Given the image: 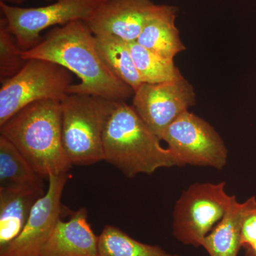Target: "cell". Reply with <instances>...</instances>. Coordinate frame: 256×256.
Segmentation results:
<instances>
[{"instance_id": "obj_1", "label": "cell", "mask_w": 256, "mask_h": 256, "mask_svg": "<svg viewBox=\"0 0 256 256\" xmlns=\"http://www.w3.org/2000/svg\"><path fill=\"white\" fill-rule=\"evenodd\" d=\"M24 60L38 58L62 66L80 82L69 87L68 94L99 96L126 101L134 90L116 76L100 56L95 35L86 22L76 21L50 30L41 43L21 52Z\"/></svg>"}, {"instance_id": "obj_2", "label": "cell", "mask_w": 256, "mask_h": 256, "mask_svg": "<svg viewBox=\"0 0 256 256\" xmlns=\"http://www.w3.org/2000/svg\"><path fill=\"white\" fill-rule=\"evenodd\" d=\"M0 133L42 178L68 174L73 166L62 141L60 100H40L26 106L0 126Z\"/></svg>"}, {"instance_id": "obj_3", "label": "cell", "mask_w": 256, "mask_h": 256, "mask_svg": "<svg viewBox=\"0 0 256 256\" xmlns=\"http://www.w3.org/2000/svg\"><path fill=\"white\" fill-rule=\"evenodd\" d=\"M161 141L132 106L116 101L104 133L105 161L129 178L152 174L161 168L182 166Z\"/></svg>"}, {"instance_id": "obj_4", "label": "cell", "mask_w": 256, "mask_h": 256, "mask_svg": "<svg viewBox=\"0 0 256 256\" xmlns=\"http://www.w3.org/2000/svg\"><path fill=\"white\" fill-rule=\"evenodd\" d=\"M116 102L85 94H67L60 100L62 141L72 165L104 160V133Z\"/></svg>"}, {"instance_id": "obj_5", "label": "cell", "mask_w": 256, "mask_h": 256, "mask_svg": "<svg viewBox=\"0 0 256 256\" xmlns=\"http://www.w3.org/2000/svg\"><path fill=\"white\" fill-rule=\"evenodd\" d=\"M73 77L68 69L50 60L32 58L18 74L2 82L0 126L24 108L44 100H62Z\"/></svg>"}, {"instance_id": "obj_6", "label": "cell", "mask_w": 256, "mask_h": 256, "mask_svg": "<svg viewBox=\"0 0 256 256\" xmlns=\"http://www.w3.org/2000/svg\"><path fill=\"white\" fill-rule=\"evenodd\" d=\"M226 183H194L182 193L173 212L172 235L184 245L201 246L202 240L223 218L234 195Z\"/></svg>"}, {"instance_id": "obj_7", "label": "cell", "mask_w": 256, "mask_h": 256, "mask_svg": "<svg viewBox=\"0 0 256 256\" xmlns=\"http://www.w3.org/2000/svg\"><path fill=\"white\" fill-rule=\"evenodd\" d=\"M106 0H55L52 4L24 8L0 1L2 16L20 50H31L41 43L42 32L76 21L86 22Z\"/></svg>"}, {"instance_id": "obj_8", "label": "cell", "mask_w": 256, "mask_h": 256, "mask_svg": "<svg viewBox=\"0 0 256 256\" xmlns=\"http://www.w3.org/2000/svg\"><path fill=\"white\" fill-rule=\"evenodd\" d=\"M182 166H210L222 170L228 161V149L214 128L204 119L186 111L160 136Z\"/></svg>"}, {"instance_id": "obj_9", "label": "cell", "mask_w": 256, "mask_h": 256, "mask_svg": "<svg viewBox=\"0 0 256 256\" xmlns=\"http://www.w3.org/2000/svg\"><path fill=\"white\" fill-rule=\"evenodd\" d=\"M196 102V94L184 77L158 84H142L134 92L132 106L160 138L161 133Z\"/></svg>"}, {"instance_id": "obj_10", "label": "cell", "mask_w": 256, "mask_h": 256, "mask_svg": "<svg viewBox=\"0 0 256 256\" xmlns=\"http://www.w3.org/2000/svg\"><path fill=\"white\" fill-rule=\"evenodd\" d=\"M68 174L48 178V190L37 200L18 236L0 250V256H42L56 224L60 218L62 196Z\"/></svg>"}, {"instance_id": "obj_11", "label": "cell", "mask_w": 256, "mask_h": 256, "mask_svg": "<svg viewBox=\"0 0 256 256\" xmlns=\"http://www.w3.org/2000/svg\"><path fill=\"white\" fill-rule=\"evenodd\" d=\"M156 5L152 0H106L86 23L94 35L136 42Z\"/></svg>"}, {"instance_id": "obj_12", "label": "cell", "mask_w": 256, "mask_h": 256, "mask_svg": "<svg viewBox=\"0 0 256 256\" xmlns=\"http://www.w3.org/2000/svg\"><path fill=\"white\" fill-rule=\"evenodd\" d=\"M98 237L88 222L86 208H80L68 220H58L42 256H98Z\"/></svg>"}, {"instance_id": "obj_13", "label": "cell", "mask_w": 256, "mask_h": 256, "mask_svg": "<svg viewBox=\"0 0 256 256\" xmlns=\"http://www.w3.org/2000/svg\"><path fill=\"white\" fill-rule=\"evenodd\" d=\"M44 186L0 188V250L18 236Z\"/></svg>"}, {"instance_id": "obj_14", "label": "cell", "mask_w": 256, "mask_h": 256, "mask_svg": "<svg viewBox=\"0 0 256 256\" xmlns=\"http://www.w3.org/2000/svg\"><path fill=\"white\" fill-rule=\"evenodd\" d=\"M178 11L173 5L156 4L136 42L156 54L174 60L186 50L175 24Z\"/></svg>"}, {"instance_id": "obj_15", "label": "cell", "mask_w": 256, "mask_h": 256, "mask_svg": "<svg viewBox=\"0 0 256 256\" xmlns=\"http://www.w3.org/2000/svg\"><path fill=\"white\" fill-rule=\"evenodd\" d=\"M242 210L244 202L234 196L223 218L202 240L201 246L210 256H238L242 248Z\"/></svg>"}, {"instance_id": "obj_16", "label": "cell", "mask_w": 256, "mask_h": 256, "mask_svg": "<svg viewBox=\"0 0 256 256\" xmlns=\"http://www.w3.org/2000/svg\"><path fill=\"white\" fill-rule=\"evenodd\" d=\"M96 47L108 66L136 92L143 82L133 62L128 42L114 35H95Z\"/></svg>"}, {"instance_id": "obj_17", "label": "cell", "mask_w": 256, "mask_h": 256, "mask_svg": "<svg viewBox=\"0 0 256 256\" xmlns=\"http://www.w3.org/2000/svg\"><path fill=\"white\" fill-rule=\"evenodd\" d=\"M42 180L16 146L0 136V188L43 186Z\"/></svg>"}, {"instance_id": "obj_18", "label": "cell", "mask_w": 256, "mask_h": 256, "mask_svg": "<svg viewBox=\"0 0 256 256\" xmlns=\"http://www.w3.org/2000/svg\"><path fill=\"white\" fill-rule=\"evenodd\" d=\"M128 46L143 84H162L183 77L174 60L156 54L137 42H128Z\"/></svg>"}, {"instance_id": "obj_19", "label": "cell", "mask_w": 256, "mask_h": 256, "mask_svg": "<svg viewBox=\"0 0 256 256\" xmlns=\"http://www.w3.org/2000/svg\"><path fill=\"white\" fill-rule=\"evenodd\" d=\"M98 256H181L158 246L143 244L114 226L104 227L98 236Z\"/></svg>"}, {"instance_id": "obj_20", "label": "cell", "mask_w": 256, "mask_h": 256, "mask_svg": "<svg viewBox=\"0 0 256 256\" xmlns=\"http://www.w3.org/2000/svg\"><path fill=\"white\" fill-rule=\"evenodd\" d=\"M22 50L12 34L8 30L6 20L0 18V80L1 82L18 74L26 65Z\"/></svg>"}, {"instance_id": "obj_21", "label": "cell", "mask_w": 256, "mask_h": 256, "mask_svg": "<svg viewBox=\"0 0 256 256\" xmlns=\"http://www.w3.org/2000/svg\"><path fill=\"white\" fill-rule=\"evenodd\" d=\"M244 256H256V196L244 202L242 233Z\"/></svg>"}, {"instance_id": "obj_22", "label": "cell", "mask_w": 256, "mask_h": 256, "mask_svg": "<svg viewBox=\"0 0 256 256\" xmlns=\"http://www.w3.org/2000/svg\"><path fill=\"white\" fill-rule=\"evenodd\" d=\"M0 1L4 2L10 4H20L26 1V0H0ZM46 1H52V0H46Z\"/></svg>"}]
</instances>
